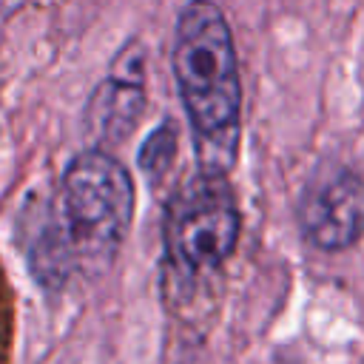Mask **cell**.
Listing matches in <instances>:
<instances>
[{"mask_svg":"<svg viewBox=\"0 0 364 364\" xmlns=\"http://www.w3.org/2000/svg\"><path fill=\"white\" fill-rule=\"evenodd\" d=\"M131 173L100 148L77 154L63 171L54 210L31 245L34 273L57 287L74 270H105L131 228Z\"/></svg>","mask_w":364,"mask_h":364,"instance_id":"6da1fadb","label":"cell"},{"mask_svg":"<svg viewBox=\"0 0 364 364\" xmlns=\"http://www.w3.org/2000/svg\"><path fill=\"white\" fill-rule=\"evenodd\" d=\"M171 63L202 171L228 173L242 134V80L230 26L213 0L179 9Z\"/></svg>","mask_w":364,"mask_h":364,"instance_id":"7a4b0ae2","label":"cell"},{"mask_svg":"<svg viewBox=\"0 0 364 364\" xmlns=\"http://www.w3.org/2000/svg\"><path fill=\"white\" fill-rule=\"evenodd\" d=\"M239 208L225 173L199 171L165 208L168 259L188 276L219 270L239 242Z\"/></svg>","mask_w":364,"mask_h":364,"instance_id":"3957f363","label":"cell"},{"mask_svg":"<svg viewBox=\"0 0 364 364\" xmlns=\"http://www.w3.org/2000/svg\"><path fill=\"white\" fill-rule=\"evenodd\" d=\"M296 219L313 247L347 250L364 236V182L347 168L313 179L299 199Z\"/></svg>","mask_w":364,"mask_h":364,"instance_id":"277c9868","label":"cell"},{"mask_svg":"<svg viewBox=\"0 0 364 364\" xmlns=\"http://www.w3.org/2000/svg\"><path fill=\"white\" fill-rule=\"evenodd\" d=\"M142 65H145V57L139 43L134 40L117 54L111 74L94 88L85 105V131L94 139L119 142L139 122V114L145 108Z\"/></svg>","mask_w":364,"mask_h":364,"instance_id":"5b68a950","label":"cell"},{"mask_svg":"<svg viewBox=\"0 0 364 364\" xmlns=\"http://www.w3.org/2000/svg\"><path fill=\"white\" fill-rule=\"evenodd\" d=\"M176 145H179V131L173 119H165L159 128H154L139 148V168L145 171V176L151 179L165 176V171L176 156Z\"/></svg>","mask_w":364,"mask_h":364,"instance_id":"8992f818","label":"cell"}]
</instances>
